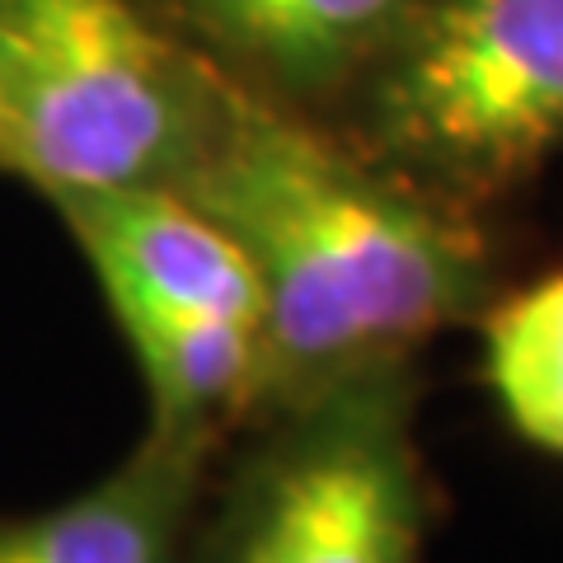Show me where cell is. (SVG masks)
Segmentation results:
<instances>
[{"label": "cell", "mask_w": 563, "mask_h": 563, "mask_svg": "<svg viewBox=\"0 0 563 563\" xmlns=\"http://www.w3.org/2000/svg\"><path fill=\"white\" fill-rule=\"evenodd\" d=\"M198 455L202 432H155V442L99 488L43 517L0 526V563H174Z\"/></svg>", "instance_id": "7"}, {"label": "cell", "mask_w": 563, "mask_h": 563, "mask_svg": "<svg viewBox=\"0 0 563 563\" xmlns=\"http://www.w3.org/2000/svg\"><path fill=\"white\" fill-rule=\"evenodd\" d=\"M109 301H151L263 329V282L244 244L174 184L57 198Z\"/></svg>", "instance_id": "5"}, {"label": "cell", "mask_w": 563, "mask_h": 563, "mask_svg": "<svg viewBox=\"0 0 563 563\" xmlns=\"http://www.w3.org/2000/svg\"><path fill=\"white\" fill-rule=\"evenodd\" d=\"M409 390L385 362L324 385L244 493L225 563H418Z\"/></svg>", "instance_id": "4"}, {"label": "cell", "mask_w": 563, "mask_h": 563, "mask_svg": "<svg viewBox=\"0 0 563 563\" xmlns=\"http://www.w3.org/2000/svg\"><path fill=\"white\" fill-rule=\"evenodd\" d=\"M198 38L287 95L352 80L395 38L413 0H165Z\"/></svg>", "instance_id": "6"}, {"label": "cell", "mask_w": 563, "mask_h": 563, "mask_svg": "<svg viewBox=\"0 0 563 563\" xmlns=\"http://www.w3.org/2000/svg\"><path fill=\"white\" fill-rule=\"evenodd\" d=\"M484 376L526 442L563 455V268L488 314Z\"/></svg>", "instance_id": "9"}, {"label": "cell", "mask_w": 563, "mask_h": 563, "mask_svg": "<svg viewBox=\"0 0 563 563\" xmlns=\"http://www.w3.org/2000/svg\"><path fill=\"white\" fill-rule=\"evenodd\" d=\"M372 70L376 141L437 179L493 188L563 146V0H413Z\"/></svg>", "instance_id": "3"}, {"label": "cell", "mask_w": 563, "mask_h": 563, "mask_svg": "<svg viewBox=\"0 0 563 563\" xmlns=\"http://www.w3.org/2000/svg\"><path fill=\"white\" fill-rule=\"evenodd\" d=\"M174 188L254 258L273 376L329 385L428 339L479 296V258L446 217L225 80Z\"/></svg>", "instance_id": "1"}, {"label": "cell", "mask_w": 563, "mask_h": 563, "mask_svg": "<svg viewBox=\"0 0 563 563\" xmlns=\"http://www.w3.org/2000/svg\"><path fill=\"white\" fill-rule=\"evenodd\" d=\"M0 90L5 169L47 198L174 184L217 113L132 0H0Z\"/></svg>", "instance_id": "2"}, {"label": "cell", "mask_w": 563, "mask_h": 563, "mask_svg": "<svg viewBox=\"0 0 563 563\" xmlns=\"http://www.w3.org/2000/svg\"><path fill=\"white\" fill-rule=\"evenodd\" d=\"M0 165H5V90H0Z\"/></svg>", "instance_id": "10"}, {"label": "cell", "mask_w": 563, "mask_h": 563, "mask_svg": "<svg viewBox=\"0 0 563 563\" xmlns=\"http://www.w3.org/2000/svg\"><path fill=\"white\" fill-rule=\"evenodd\" d=\"M141 366L161 432L192 437L273 376L263 329L151 301H109Z\"/></svg>", "instance_id": "8"}]
</instances>
